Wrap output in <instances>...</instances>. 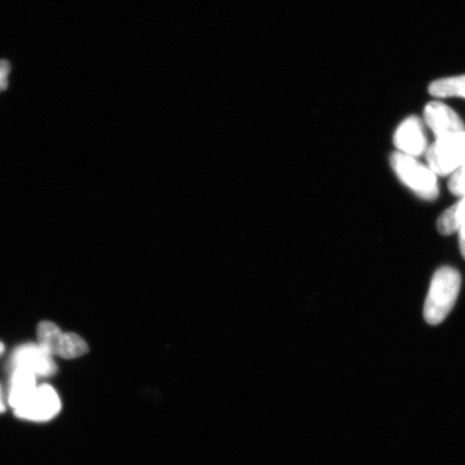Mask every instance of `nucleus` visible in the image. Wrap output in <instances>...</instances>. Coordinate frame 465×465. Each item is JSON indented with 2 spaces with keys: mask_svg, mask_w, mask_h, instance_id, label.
Segmentation results:
<instances>
[{
  "mask_svg": "<svg viewBox=\"0 0 465 465\" xmlns=\"http://www.w3.org/2000/svg\"><path fill=\"white\" fill-rule=\"evenodd\" d=\"M460 288L461 276L457 270L445 266L435 272L423 308L429 324L444 322L456 304Z\"/></svg>",
  "mask_w": 465,
  "mask_h": 465,
  "instance_id": "obj_1",
  "label": "nucleus"
},
{
  "mask_svg": "<svg viewBox=\"0 0 465 465\" xmlns=\"http://www.w3.org/2000/svg\"><path fill=\"white\" fill-rule=\"evenodd\" d=\"M391 164L401 182L418 197L426 201L438 199V176L428 166L421 164L416 158L398 151L391 154Z\"/></svg>",
  "mask_w": 465,
  "mask_h": 465,
  "instance_id": "obj_2",
  "label": "nucleus"
},
{
  "mask_svg": "<svg viewBox=\"0 0 465 465\" xmlns=\"http://www.w3.org/2000/svg\"><path fill=\"white\" fill-rule=\"evenodd\" d=\"M426 158L436 176H450L465 161V132L436 138L428 147Z\"/></svg>",
  "mask_w": 465,
  "mask_h": 465,
  "instance_id": "obj_3",
  "label": "nucleus"
},
{
  "mask_svg": "<svg viewBox=\"0 0 465 465\" xmlns=\"http://www.w3.org/2000/svg\"><path fill=\"white\" fill-rule=\"evenodd\" d=\"M62 410L61 399L48 383L37 387L26 402L15 410L21 420L45 422L54 420Z\"/></svg>",
  "mask_w": 465,
  "mask_h": 465,
  "instance_id": "obj_4",
  "label": "nucleus"
},
{
  "mask_svg": "<svg viewBox=\"0 0 465 465\" xmlns=\"http://www.w3.org/2000/svg\"><path fill=\"white\" fill-rule=\"evenodd\" d=\"M10 369H25L37 377H51L57 373L54 356L38 344L17 347L10 359Z\"/></svg>",
  "mask_w": 465,
  "mask_h": 465,
  "instance_id": "obj_5",
  "label": "nucleus"
},
{
  "mask_svg": "<svg viewBox=\"0 0 465 465\" xmlns=\"http://www.w3.org/2000/svg\"><path fill=\"white\" fill-rule=\"evenodd\" d=\"M393 142L398 153L417 158L427 153L428 141L422 121L411 115L405 119L395 131Z\"/></svg>",
  "mask_w": 465,
  "mask_h": 465,
  "instance_id": "obj_6",
  "label": "nucleus"
},
{
  "mask_svg": "<svg viewBox=\"0 0 465 465\" xmlns=\"http://www.w3.org/2000/svg\"><path fill=\"white\" fill-rule=\"evenodd\" d=\"M424 122L436 138L465 132L462 119L450 106L440 101L429 103L424 108Z\"/></svg>",
  "mask_w": 465,
  "mask_h": 465,
  "instance_id": "obj_7",
  "label": "nucleus"
},
{
  "mask_svg": "<svg viewBox=\"0 0 465 465\" xmlns=\"http://www.w3.org/2000/svg\"><path fill=\"white\" fill-rule=\"evenodd\" d=\"M37 376L25 369L11 370L9 404L14 410L25 404L37 389Z\"/></svg>",
  "mask_w": 465,
  "mask_h": 465,
  "instance_id": "obj_8",
  "label": "nucleus"
},
{
  "mask_svg": "<svg viewBox=\"0 0 465 465\" xmlns=\"http://www.w3.org/2000/svg\"><path fill=\"white\" fill-rule=\"evenodd\" d=\"M430 94L436 98H463L465 100V74L433 81Z\"/></svg>",
  "mask_w": 465,
  "mask_h": 465,
  "instance_id": "obj_9",
  "label": "nucleus"
},
{
  "mask_svg": "<svg viewBox=\"0 0 465 465\" xmlns=\"http://www.w3.org/2000/svg\"><path fill=\"white\" fill-rule=\"evenodd\" d=\"M89 352V346L77 334L63 333L55 347L54 356L63 359H77Z\"/></svg>",
  "mask_w": 465,
  "mask_h": 465,
  "instance_id": "obj_10",
  "label": "nucleus"
},
{
  "mask_svg": "<svg viewBox=\"0 0 465 465\" xmlns=\"http://www.w3.org/2000/svg\"><path fill=\"white\" fill-rule=\"evenodd\" d=\"M63 334L62 330L51 322H43L37 328V344L54 357L55 347Z\"/></svg>",
  "mask_w": 465,
  "mask_h": 465,
  "instance_id": "obj_11",
  "label": "nucleus"
},
{
  "mask_svg": "<svg viewBox=\"0 0 465 465\" xmlns=\"http://www.w3.org/2000/svg\"><path fill=\"white\" fill-rule=\"evenodd\" d=\"M459 223L456 213V205L451 206L440 214L438 221V230L440 234L452 235L458 232Z\"/></svg>",
  "mask_w": 465,
  "mask_h": 465,
  "instance_id": "obj_12",
  "label": "nucleus"
},
{
  "mask_svg": "<svg viewBox=\"0 0 465 465\" xmlns=\"http://www.w3.org/2000/svg\"><path fill=\"white\" fill-rule=\"evenodd\" d=\"M449 188L453 195H465V161L450 174Z\"/></svg>",
  "mask_w": 465,
  "mask_h": 465,
  "instance_id": "obj_13",
  "label": "nucleus"
},
{
  "mask_svg": "<svg viewBox=\"0 0 465 465\" xmlns=\"http://www.w3.org/2000/svg\"><path fill=\"white\" fill-rule=\"evenodd\" d=\"M455 205L459 223L457 232L459 234V246H460L462 257L465 259V195L461 196Z\"/></svg>",
  "mask_w": 465,
  "mask_h": 465,
  "instance_id": "obj_14",
  "label": "nucleus"
},
{
  "mask_svg": "<svg viewBox=\"0 0 465 465\" xmlns=\"http://www.w3.org/2000/svg\"><path fill=\"white\" fill-rule=\"evenodd\" d=\"M11 71V65L8 61H0V92L8 89V75Z\"/></svg>",
  "mask_w": 465,
  "mask_h": 465,
  "instance_id": "obj_15",
  "label": "nucleus"
},
{
  "mask_svg": "<svg viewBox=\"0 0 465 465\" xmlns=\"http://www.w3.org/2000/svg\"><path fill=\"white\" fill-rule=\"evenodd\" d=\"M5 411V404L4 401V393L2 386H0V414Z\"/></svg>",
  "mask_w": 465,
  "mask_h": 465,
  "instance_id": "obj_16",
  "label": "nucleus"
},
{
  "mask_svg": "<svg viewBox=\"0 0 465 465\" xmlns=\"http://www.w3.org/2000/svg\"><path fill=\"white\" fill-rule=\"evenodd\" d=\"M5 351V346L3 344V342H0V354H2Z\"/></svg>",
  "mask_w": 465,
  "mask_h": 465,
  "instance_id": "obj_17",
  "label": "nucleus"
}]
</instances>
